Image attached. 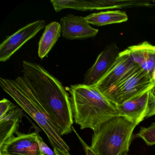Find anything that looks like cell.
I'll return each instance as SVG.
<instances>
[{
	"label": "cell",
	"mask_w": 155,
	"mask_h": 155,
	"mask_svg": "<svg viewBox=\"0 0 155 155\" xmlns=\"http://www.w3.org/2000/svg\"><path fill=\"white\" fill-rule=\"evenodd\" d=\"M16 134L0 146V155H46L40 149L38 132L23 134L18 131Z\"/></svg>",
	"instance_id": "52a82bcc"
},
{
	"label": "cell",
	"mask_w": 155,
	"mask_h": 155,
	"mask_svg": "<svg viewBox=\"0 0 155 155\" xmlns=\"http://www.w3.org/2000/svg\"><path fill=\"white\" fill-rule=\"evenodd\" d=\"M72 130L76 133V135L78 136V138L79 140L80 141L81 143L82 144V146H83V148H84V150H85L86 155H98L92 149L91 147L87 145L86 142H85V141L82 139V138L80 137L79 135L78 134L77 131L74 129L73 127H72Z\"/></svg>",
	"instance_id": "ffe728a7"
},
{
	"label": "cell",
	"mask_w": 155,
	"mask_h": 155,
	"mask_svg": "<svg viewBox=\"0 0 155 155\" xmlns=\"http://www.w3.org/2000/svg\"><path fill=\"white\" fill-rule=\"evenodd\" d=\"M129 150V148L126 149L123 151H121L118 155H128V152Z\"/></svg>",
	"instance_id": "7402d4cb"
},
{
	"label": "cell",
	"mask_w": 155,
	"mask_h": 155,
	"mask_svg": "<svg viewBox=\"0 0 155 155\" xmlns=\"http://www.w3.org/2000/svg\"><path fill=\"white\" fill-rule=\"evenodd\" d=\"M152 78L153 79V80L155 81V69L153 71L152 74Z\"/></svg>",
	"instance_id": "603a6c76"
},
{
	"label": "cell",
	"mask_w": 155,
	"mask_h": 155,
	"mask_svg": "<svg viewBox=\"0 0 155 155\" xmlns=\"http://www.w3.org/2000/svg\"><path fill=\"white\" fill-rule=\"evenodd\" d=\"M62 37L67 39L82 40L93 38L99 30L90 26L86 18L68 14L61 19Z\"/></svg>",
	"instance_id": "9c48e42d"
},
{
	"label": "cell",
	"mask_w": 155,
	"mask_h": 155,
	"mask_svg": "<svg viewBox=\"0 0 155 155\" xmlns=\"http://www.w3.org/2000/svg\"><path fill=\"white\" fill-rule=\"evenodd\" d=\"M155 86L152 75L136 64L103 94L117 105H120L138 98Z\"/></svg>",
	"instance_id": "5b68a950"
},
{
	"label": "cell",
	"mask_w": 155,
	"mask_h": 155,
	"mask_svg": "<svg viewBox=\"0 0 155 155\" xmlns=\"http://www.w3.org/2000/svg\"><path fill=\"white\" fill-rule=\"evenodd\" d=\"M53 150L55 152L56 155H70L69 152L67 151H63L60 150L56 148H53Z\"/></svg>",
	"instance_id": "44dd1931"
},
{
	"label": "cell",
	"mask_w": 155,
	"mask_h": 155,
	"mask_svg": "<svg viewBox=\"0 0 155 155\" xmlns=\"http://www.w3.org/2000/svg\"><path fill=\"white\" fill-rule=\"evenodd\" d=\"M39 146L41 152L46 155H56L54 150H52L45 142L39 134L38 135Z\"/></svg>",
	"instance_id": "ac0fdd59"
},
{
	"label": "cell",
	"mask_w": 155,
	"mask_h": 155,
	"mask_svg": "<svg viewBox=\"0 0 155 155\" xmlns=\"http://www.w3.org/2000/svg\"><path fill=\"white\" fill-rule=\"evenodd\" d=\"M120 52L116 43L107 46L98 55L92 67L85 73L83 84L90 86L96 85L108 71Z\"/></svg>",
	"instance_id": "ba28073f"
},
{
	"label": "cell",
	"mask_w": 155,
	"mask_h": 155,
	"mask_svg": "<svg viewBox=\"0 0 155 155\" xmlns=\"http://www.w3.org/2000/svg\"><path fill=\"white\" fill-rule=\"evenodd\" d=\"M24 78L61 136L71 133L74 123L70 96L61 82L39 64L23 61Z\"/></svg>",
	"instance_id": "6da1fadb"
},
{
	"label": "cell",
	"mask_w": 155,
	"mask_h": 155,
	"mask_svg": "<svg viewBox=\"0 0 155 155\" xmlns=\"http://www.w3.org/2000/svg\"><path fill=\"white\" fill-rule=\"evenodd\" d=\"M0 85L16 103L41 128L53 148L69 152L70 148L60 134L23 77L15 79L0 78Z\"/></svg>",
	"instance_id": "3957f363"
},
{
	"label": "cell",
	"mask_w": 155,
	"mask_h": 155,
	"mask_svg": "<svg viewBox=\"0 0 155 155\" xmlns=\"http://www.w3.org/2000/svg\"><path fill=\"white\" fill-rule=\"evenodd\" d=\"M45 27V21H37L8 37L0 45V61L6 62L24 44Z\"/></svg>",
	"instance_id": "8992f818"
},
{
	"label": "cell",
	"mask_w": 155,
	"mask_h": 155,
	"mask_svg": "<svg viewBox=\"0 0 155 155\" xmlns=\"http://www.w3.org/2000/svg\"><path fill=\"white\" fill-rule=\"evenodd\" d=\"M61 34L60 23L53 21L46 26L38 44V54L41 59L48 56L60 37Z\"/></svg>",
	"instance_id": "5bb4252c"
},
{
	"label": "cell",
	"mask_w": 155,
	"mask_h": 155,
	"mask_svg": "<svg viewBox=\"0 0 155 155\" xmlns=\"http://www.w3.org/2000/svg\"><path fill=\"white\" fill-rule=\"evenodd\" d=\"M150 91L138 98L118 105L123 116L139 124L147 117L149 112Z\"/></svg>",
	"instance_id": "7c38bea8"
},
{
	"label": "cell",
	"mask_w": 155,
	"mask_h": 155,
	"mask_svg": "<svg viewBox=\"0 0 155 155\" xmlns=\"http://www.w3.org/2000/svg\"><path fill=\"white\" fill-rule=\"evenodd\" d=\"M68 91L74 121L81 129L90 128L94 130L109 119L123 116L118 105L95 86L71 85Z\"/></svg>",
	"instance_id": "7a4b0ae2"
},
{
	"label": "cell",
	"mask_w": 155,
	"mask_h": 155,
	"mask_svg": "<svg viewBox=\"0 0 155 155\" xmlns=\"http://www.w3.org/2000/svg\"><path fill=\"white\" fill-rule=\"evenodd\" d=\"M15 107H16L15 105L8 100L2 99L0 101V117L4 116Z\"/></svg>",
	"instance_id": "e0dca14e"
},
{
	"label": "cell",
	"mask_w": 155,
	"mask_h": 155,
	"mask_svg": "<svg viewBox=\"0 0 155 155\" xmlns=\"http://www.w3.org/2000/svg\"><path fill=\"white\" fill-rule=\"evenodd\" d=\"M149 106V112L147 117H149L155 115V86L150 91Z\"/></svg>",
	"instance_id": "d6986e66"
},
{
	"label": "cell",
	"mask_w": 155,
	"mask_h": 155,
	"mask_svg": "<svg viewBox=\"0 0 155 155\" xmlns=\"http://www.w3.org/2000/svg\"><path fill=\"white\" fill-rule=\"evenodd\" d=\"M85 18L90 24L99 27L122 23L128 20V17L126 12L120 10L101 12L92 13Z\"/></svg>",
	"instance_id": "9a60e30c"
},
{
	"label": "cell",
	"mask_w": 155,
	"mask_h": 155,
	"mask_svg": "<svg viewBox=\"0 0 155 155\" xmlns=\"http://www.w3.org/2000/svg\"><path fill=\"white\" fill-rule=\"evenodd\" d=\"M22 117L21 109L16 106L0 117V146L18 131Z\"/></svg>",
	"instance_id": "4fadbf2b"
},
{
	"label": "cell",
	"mask_w": 155,
	"mask_h": 155,
	"mask_svg": "<svg viewBox=\"0 0 155 155\" xmlns=\"http://www.w3.org/2000/svg\"><path fill=\"white\" fill-rule=\"evenodd\" d=\"M136 64L127 49L121 51L108 71L94 86L104 94Z\"/></svg>",
	"instance_id": "30bf717a"
},
{
	"label": "cell",
	"mask_w": 155,
	"mask_h": 155,
	"mask_svg": "<svg viewBox=\"0 0 155 155\" xmlns=\"http://www.w3.org/2000/svg\"><path fill=\"white\" fill-rule=\"evenodd\" d=\"M132 61L152 75L155 69V46L145 41L126 49Z\"/></svg>",
	"instance_id": "8fae6325"
},
{
	"label": "cell",
	"mask_w": 155,
	"mask_h": 155,
	"mask_svg": "<svg viewBox=\"0 0 155 155\" xmlns=\"http://www.w3.org/2000/svg\"><path fill=\"white\" fill-rule=\"evenodd\" d=\"M137 136L148 146L155 145V121L147 127H141Z\"/></svg>",
	"instance_id": "2e32d148"
},
{
	"label": "cell",
	"mask_w": 155,
	"mask_h": 155,
	"mask_svg": "<svg viewBox=\"0 0 155 155\" xmlns=\"http://www.w3.org/2000/svg\"><path fill=\"white\" fill-rule=\"evenodd\" d=\"M136 121L124 116L113 117L93 130L92 149L98 155H118L129 148Z\"/></svg>",
	"instance_id": "277c9868"
}]
</instances>
